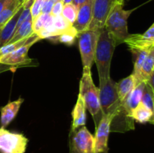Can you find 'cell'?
Here are the masks:
<instances>
[{
  "label": "cell",
  "instance_id": "6da1fadb",
  "mask_svg": "<svg viewBox=\"0 0 154 153\" xmlns=\"http://www.w3.org/2000/svg\"><path fill=\"white\" fill-rule=\"evenodd\" d=\"M99 91L102 116H108L111 119V132L134 130V119L119 98L117 82L111 78L101 81Z\"/></svg>",
  "mask_w": 154,
  "mask_h": 153
},
{
  "label": "cell",
  "instance_id": "7a4b0ae2",
  "mask_svg": "<svg viewBox=\"0 0 154 153\" xmlns=\"http://www.w3.org/2000/svg\"><path fill=\"white\" fill-rule=\"evenodd\" d=\"M116 44L106 28H101L96 44L94 62L99 74V82L105 80L110 76V69Z\"/></svg>",
  "mask_w": 154,
  "mask_h": 153
},
{
  "label": "cell",
  "instance_id": "3957f363",
  "mask_svg": "<svg viewBox=\"0 0 154 153\" xmlns=\"http://www.w3.org/2000/svg\"><path fill=\"white\" fill-rule=\"evenodd\" d=\"M132 10H124L123 4L117 2L109 13L105 28L114 40L116 46L124 43L129 36L128 32V18L133 12Z\"/></svg>",
  "mask_w": 154,
  "mask_h": 153
},
{
  "label": "cell",
  "instance_id": "277c9868",
  "mask_svg": "<svg viewBox=\"0 0 154 153\" xmlns=\"http://www.w3.org/2000/svg\"><path fill=\"white\" fill-rule=\"evenodd\" d=\"M78 96L82 98L86 109L88 110L92 116L93 117L96 128L102 116L99 101V88L93 82L91 72L83 73L82 77L80 81Z\"/></svg>",
  "mask_w": 154,
  "mask_h": 153
},
{
  "label": "cell",
  "instance_id": "5b68a950",
  "mask_svg": "<svg viewBox=\"0 0 154 153\" xmlns=\"http://www.w3.org/2000/svg\"><path fill=\"white\" fill-rule=\"evenodd\" d=\"M99 31L100 29H87L79 33L78 35V46L83 64V73L91 72Z\"/></svg>",
  "mask_w": 154,
  "mask_h": 153
},
{
  "label": "cell",
  "instance_id": "8992f818",
  "mask_svg": "<svg viewBox=\"0 0 154 153\" xmlns=\"http://www.w3.org/2000/svg\"><path fill=\"white\" fill-rule=\"evenodd\" d=\"M28 141L22 134L14 133L0 128L1 153H25Z\"/></svg>",
  "mask_w": 154,
  "mask_h": 153
},
{
  "label": "cell",
  "instance_id": "52a82bcc",
  "mask_svg": "<svg viewBox=\"0 0 154 153\" xmlns=\"http://www.w3.org/2000/svg\"><path fill=\"white\" fill-rule=\"evenodd\" d=\"M69 147L79 153H96L94 136L85 126H81L74 131H70Z\"/></svg>",
  "mask_w": 154,
  "mask_h": 153
},
{
  "label": "cell",
  "instance_id": "ba28073f",
  "mask_svg": "<svg viewBox=\"0 0 154 153\" xmlns=\"http://www.w3.org/2000/svg\"><path fill=\"white\" fill-rule=\"evenodd\" d=\"M117 2V0H94L93 17L89 29L99 30L104 28L109 13Z\"/></svg>",
  "mask_w": 154,
  "mask_h": 153
},
{
  "label": "cell",
  "instance_id": "9c48e42d",
  "mask_svg": "<svg viewBox=\"0 0 154 153\" xmlns=\"http://www.w3.org/2000/svg\"><path fill=\"white\" fill-rule=\"evenodd\" d=\"M131 51H148L154 47V23L144 34H129L124 40Z\"/></svg>",
  "mask_w": 154,
  "mask_h": 153
},
{
  "label": "cell",
  "instance_id": "30bf717a",
  "mask_svg": "<svg viewBox=\"0 0 154 153\" xmlns=\"http://www.w3.org/2000/svg\"><path fill=\"white\" fill-rule=\"evenodd\" d=\"M111 119L108 116H102L96 128L95 150L96 153H108V137L111 132Z\"/></svg>",
  "mask_w": 154,
  "mask_h": 153
},
{
  "label": "cell",
  "instance_id": "8fae6325",
  "mask_svg": "<svg viewBox=\"0 0 154 153\" xmlns=\"http://www.w3.org/2000/svg\"><path fill=\"white\" fill-rule=\"evenodd\" d=\"M93 2L94 0H87L78 8L77 19L73 24L78 34L89 29L93 17Z\"/></svg>",
  "mask_w": 154,
  "mask_h": 153
},
{
  "label": "cell",
  "instance_id": "7c38bea8",
  "mask_svg": "<svg viewBox=\"0 0 154 153\" xmlns=\"http://www.w3.org/2000/svg\"><path fill=\"white\" fill-rule=\"evenodd\" d=\"M32 45L29 44L22 46L10 53L0 57V64L6 65H17L29 62L28 51Z\"/></svg>",
  "mask_w": 154,
  "mask_h": 153
},
{
  "label": "cell",
  "instance_id": "4fadbf2b",
  "mask_svg": "<svg viewBox=\"0 0 154 153\" xmlns=\"http://www.w3.org/2000/svg\"><path fill=\"white\" fill-rule=\"evenodd\" d=\"M23 102V99L19 98L18 100L10 102L5 106L1 108V118H0V124L1 128L7 127L16 117L21 104Z\"/></svg>",
  "mask_w": 154,
  "mask_h": 153
},
{
  "label": "cell",
  "instance_id": "5bb4252c",
  "mask_svg": "<svg viewBox=\"0 0 154 153\" xmlns=\"http://www.w3.org/2000/svg\"><path fill=\"white\" fill-rule=\"evenodd\" d=\"M23 10V4L17 13L5 24L0 30V47L9 43L16 32L17 22Z\"/></svg>",
  "mask_w": 154,
  "mask_h": 153
},
{
  "label": "cell",
  "instance_id": "9a60e30c",
  "mask_svg": "<svg viewBox=\"0 0 154 153\" xmlns=\"http://www.w3.org/2000/svg\"><path fill=\"white\" fill-rule=\"evenodd\" d=\"M86 110L87 109H86L84 100L81 97L78 96V100L72 112L73 121H72L71 131H74L78 128L85 125L86 120H87Z\"/></svg>",
  "mask_w": 154,
  "mask_h": 153
},
{
  "label": "cell",
  "instance_id": "2e32d148",
  "mask_svg": "<svg viewBox=\"0 0 154 153\" xmlns=\"http://www.w3.org/2000/svg\"><path fill=\"white\" fill-rule=\"evenodd\" d=\"M145 85L146 82H141L140 83L137 84L123 102L130 116L132 111L141 103Z\"/></svg>",
  "mask_w": 154,
  "mask_h": 153
},
{
  "label": "cell",
  "instance_id": "e0dca14e",
  "mask_svg": "<svg viewBox=\"0 0 154 153\" xmlns=\"http://www.w3.org/2000/svg\"><path fill=\"white\" fill-rule=\"evenodd\" d=\"M41 38L38 36V34L34 33L32 35L29 36V37L26 38H24L23 40L14 42V43H10L8 44H5V46L0 47V57L7 55V54L10 53V52H13V51L19 49V48L22 47V46H26V45L29 44L33 45L35 43L38 41Z\"/></svg>",
  "mask_w": 154,
  "mask_h": 153
},
{
  "label": "cell",
  "instance_id": "ac0fdd59",
  "mask_svg": "<svg viewBox=\"0 0 154 153\" xmlns=\"http://www.w3.org/2000/svg\"><path fill=\"white\" fill-rule=\"evenodd\" d=\"M137 85L136 80L132 74H130L127 77L123 78L119 82H117V93L120 101L124 102L129 93L132 91L135 86Z\"/></svg>",
  "mask_w": 154,
  "mask_h": 153
},
{
  "label": "cell",
  "instance_id": "d6986e66",
  "mask_svg": "<svg viewBox=\"0 0 154 153\" xmlns=\"http://www.w3.org/2000/svg\"><path fill=\"white\" fill-rule=\"evenodd\" d=\"M131 117L133 118L134 121H136L138 122L150 123L152 119H153V112L141 102L132 111V112H131Z\"/></svg>",
  "mask_w": 154,
  "mask_h": 153
},
{
  "label": "cell",
  "instance_id": "ffe728a7",
  "mask_svg": "<svg viewBox=\"0 0 154 153\" xmlns=\"http://www.w3.org/2000/svg\"><path fill=\"white\" fill-rule=\"evenodd\" d=\"M33 34H34V32H33L32 29V15H30L26 20L25 22H23L22 25L16 30L14 34V36L11 39L8 44L14 43V42L26 38L32 35Z\"/></svg>",
  "mask_w": 154,
  "mask_h": 153
},
{
  "label": "cell",
  "instance_id": "44dd1931",
  "mask_svg": "<svg viewBox=\"0 0 154 153\" xmlns=\"http://www.w3.org/2000/svg\"><path fill=\"white\" fill-rule=\"evenodd\" d=\"M134 56V70L132 74L135 77L137 84L140 83L141 81V70L144 60L147 58V55L149 54L148 51H132Z\"/></svg>",
  "mask_w": 154,
  "mask_h": 153
},
{
  "label": "cell",
  "instance_id": "7402d4cb",
  "mask_svg": "<svg viewBox=\"0 0 154 153\" xmlns=\"http://www.w3.org/2000/svg\"><path fill=\"white\" fill-rule=\"evenodd\" d=\"M21 6L22 4L17 0H12L8 3L0 13V26H3L17 13Z\"/></svg>",
  "mask_w": 154,
  "mask_h": 153
},
{
  "label": "cell",
  "instance_id": "603a6c76",
  "mask_svg": "<svg viewBox=\"0 0 154 153\" xmlns=\"http://www.w3.org/2000/svg\"><path fill=\"white\" fill-rule=\"evenodd\" d=\"M154 70V52L150 51L144 60L141 70V79L143 82H147Z\"/></svg>",
  "mask_w": 154,
  "mask_h": 153
},
{
  "label": "cell",
  "instance_id": "cb8c5ba5",
  "mask_svg": "<svg viewBox=\"0 0 154 153\" xmlns=\"http://www.w3.org/2000/svg\"><path fill=\"white\" fill-rule=\"evenodd\" d=\"M78 8L73 4V3H69L66 4L63 6L62 16H64L66 20L69 21L72 24L75 23V20L78 16Z\"/></svg>",
  "mask_w": 154,
  "mask_h": 153
},
{
  "label": "cell",
  "instance_id": "d4e9b609",
  "mask_svg": "<svg viewBox=\"0 0 154 153\" xmlns=\"http://www.w3.org/2000/svg\"><path fill=\"white\" fill-rule=\"evenodd\" d=\"M141 102L153 112L154 94L150 87L147 83H146L145 87H144V92H143L142 98H141Z\"/></svg>",
  "mask_w": 154,
  "mask_h": 153
},
{
  "label": "cell",
  "instance_id": "484cf974",
  "mask_svg": "<svg viewBox=\"0 0 154 153\" xmlns=\"http://www.w3.org/2000/svg\"><path fill=\"white\" fill-rule=\"evenodd\" d=\"M78 32L76 31V29H75L73 31L67 32L60 34V35L56 38V40H57L60 43L65 44L68 46H71V45H73L75 44L76 38H78Z\"/></svg>",
  "mask_w": 154,
  "mask_h": 153
},
{
  "label": "cell",
  "instance_id": "4316f807",
  "mask_svg": "<svg viewBox=\"0 0 154 153\" xmlns=\"http://www.w3.org/2000/svg\"><path fill=\"white\" fill-rule=\"evenodd\" d=\"M50 14L42 13L35 19L32 20V29L35 34H38L40 32V30L43 28Z\"/></svg>",
  "mask_w": 154,
  "mask_h": 153
},
{
  "label": "cell",
  "instance_id": "83f0119b",
  "mask_svg": "<svg viewBox=\"0 0 154 153\" xmlns=\"http://www.w3.org/2000/svg\"><path fill=\"white\" fill-rule=\"evenodd\" d=\"M45 0H34L31 7V15L32 20L35 19L38 15L42 14Z\"/></svg>",
  "mask_w": 154,
  "mask_h": 153
},
{
  "label": "cell",
  "instance_id": "f1b7e54d",
  "mask_svg": "<svg viewBox=\"0 0 154 153\" xmlns=\"http://www.w3.org/2000/svg\"><path fill=\"white\" fill-rule=\"evenodd\" d=\"M63 6H64V4H63V0L57 2L54 4V6H53L51 14H52L54 16H60V15H62Z\"/></svg>",
  "mask_w": 154,
  "mask_h": 153
},
{
  "label": "cell",
  "instance_id": "f546056e",
  "mask_svg": "<svg viewBox=\"0 0 154 153\" xmlns=\"http://www.w3.org/2000/svg\"><path fill=\"white\" fill-rule=\"evenodd\" d=\"M59 1H61V0H45L43 8H42V13L50 14L51 13V10H52L54 4H55L57 2Z\"/></svg>",
  "mask_w": 154,
  "mask_h": 153
},
{
  "label": "cell",
  "instance_id": "4dcf8cb0",
  "mask_svg": "<svg viewBox=\"0 0 154 153\" xmlns=\"http://www.w3.org/2000/svg\"><path fill=\"white\" fill-rule=\"evenodd\" d=\"M146 83L150 87V88L152 89V91H153V94H154V70L153 71V73L151 74V75L150 76L149 79L147 80Z\"/></svg>",
  "mask_w": 154,
  "mask_h": 153
},
{
  "label": "cell",
  "instance_id": "1f68e13d",
  "mask_svg": "<svg viewBox=\"0 0 154 153\" xmlns=\"http://www.w3.org/2000/svg\"><path fill=\"white\" fill-rule=\"evenodd\" d=\"M11 1L12 0H0V13L5 8V6Z\"/></svg>",
  "mask_w": 154,
  "mask_h": 153
},
{
  "label": "cell",
  "instance_id": "d6a6232c",
  "mask_svg": "<svg viewBox=\"0 0 154 153\" xmlns=\"http://www.w3.org/2000/svg\"><path fill=\"white\" fill-rule=\"evenodd\" d=\"M86 1H87V0H73V2L72 3H73V4L78 8H79L81 4H84Z\"/></svg>",
  "mask_w": 154,
  "mask_h": 153
},
{
  "label": "cell",
  "instance_id": "836d02e7",
  "mask_svg": "<svg viewBox=\"0 0 154 153\" xmlns=\"http://www.w3.org/2000/svg\"><path fill=\"white\" fill-rule=\"evenodd\" d=\"M63 4H69V3H72L73 2V0H63Z\"/></svg>",
  "mask_w": 154,
  "mask_h": 153
},
{
  "label": "cell",
  "instance_id": "e575fe53",
  "mask_svg": "<svg viewBox=\"0 0 154 153\" xmlns=\"http://www.w3.org/2000/svg\"><path fill=\"white\" fill-rule=\"evenodd\" d=\"M70 153H79L78 152L77 150H75V148H72V147H70Z\"/></svg>",
  "mask_w": 154,
  "mask_h": 153
},
{
  "label": "cell",
  "instance_id": "d590c367",
  "mask_svg": "<svg viewBox=\"0 0 154 153\" xmlns=\"http://www.w3.org/2000/svg\"><path fill=\"white\" fill-rule=\"evenodd\" d=\"M117 2L119 3H121V4H123V2H124V0H117Z\"/></svg>",
  "mask_w": 154,
  "mask_h": 153
},
{
  "label": "cell",
  "instance_id": "8d00e7d4",
  "mask_svg": "<svg viewBox=\"0 0 154 153\" xmlns=\"http://www.w3.org/2000/svg\"><path fill=\"white\" fill-rule=\"evenodd\" d=\"M151 124H154V109H153V119H152V121H151Z\"/></svg>",
  "mask_w": 154,
  "mask_h": 153
},
{
  "label": "cell",
  "instance_id": "74e56055",
  "mask_svg": "<svg viewBox=\"0 0 154 153\" xmlns=\"http://www.w3.org/2000/svg\"><path fill=\"white\" fill-rule=\"evenodd\" d=\"M17 1H18V2H20V4H23V2H25V1H26V0H17Z\"/></svg>",
  "mask_w": 154,
  "mask_h": 153
},
{
  "label": "cell",
  "instance_id": "f35d334b",
  "mask_svg": "<svg viewBox=\"0 0 154 153\" xmlns=\"http://www.w3.org/2000/svg\"><path fill=\"white\" fill-rule=\"evenodd\" d=\"M2 28V26H0V30H1Z\"/></svg>",
  "mask_w": 154,
  "mask_h": 153
},
{
  "label": "cell",
  "instance_id": "ab89813d",
  "mask_svg": "<svg viewBox=\"0 0 154 153\" xmlns=\"http://www.w3.org/2000/svg\"><path fill=\"white\" fill-rule=\"evenodd\" d=\"M153 49H154V47H153Z\"/></svg>",
  "mask_w": 154,
  "mask_h": 153
}]
</instances>
